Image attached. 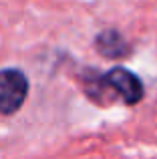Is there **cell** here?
<instances>
[{
	"label": "cell",
	"mask_w": 157,
	"mask_h": 159,
	"mask_svg": "<svg viewBox=\"0 0 157 159\" xmlns=\"http://www.w3.org/2000/svg\"><path fill=\"white\" fill-rule=\"evenodd\" d=\"M87 95L99 105L121 101L125 105H137L145 95L141 79L125 66H115L103 75H97L87 85Z\"/></svg>",
	"instance_id": "6da1fadb"
},
{
	"label": "cell",
	"mask_w": 157,
	"mask_h": 159,
	"mask_svg": "<svg viewBox=\"0 0 157 159\" xmlns=\"http://www.w3.org/2000/svg\"><path fill=\"white\" fill-rule=\"evenodd\" d=\"M28 97V79L20 69L0 70V113L14 115Z\"/></svg>",
	"instance_id": "7a4b0ae2"
},
{
	"label": "cell",
	"mask_w": 157,
	"mask_h": 159,
	"mask_svg": "<svg viewBox=\"0 0 157 159\" xmlns=\"http://www.w3.org/2000/svg\"><path fill=\"white\" fill-rule=\"evenodd\" d=\"M95 44H97V51L105 58H125L131 52L129 43L115 28H107V30L99 32L95 39Z\"/></svg>",
	"instance_id": "3957f363"
}]
</instances>
